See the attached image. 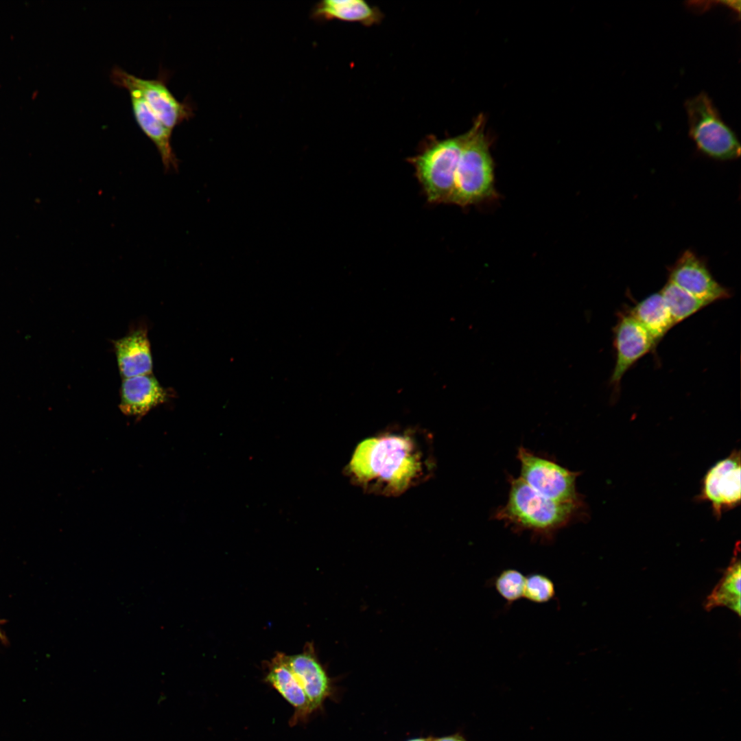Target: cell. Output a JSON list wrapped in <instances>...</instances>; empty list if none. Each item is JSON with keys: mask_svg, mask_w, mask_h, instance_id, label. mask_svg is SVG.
Here are the masks:
<instances>
[{"mask_svg": "<svg viewBox=\"0 0 741 741\" xmlns=\"http://www.w3.org/2000/svg\"><path fill=\"white\" fill-rule=\"evenodd\" d=\"M556 595L555 586L548 576L534 573L526 577L523 598L530 602L543 604L554 599Z\"/></svg>", "mask_w": 741, "mask_h": 741, "instance_id": "44dd1931", "label": "cell"}, {"mask_svg": "<svg viewBox=\"0 0 741 741\" xmlns=\"http://www.w3.org/2000/svg\"><path fill=\"white\" fill-rule=\"evenodd\" d=\"M668 281L708 305L731 297V291L713 277L707 264L687 250L668 269Z\"/></svg>", "mask_w": 741, "mask_h": 741, "instance_id": "30bf717a", "label": "cell"}, {"mask_svg": "<svg viewBox=\"0 0 741 741\" xmlns=\"http://www.w3.org/2000/svg\"><path fill=\"white\" fill-rule=\"evenodd\" d=\"M508 482L507 502L494 516L517 532L527 531L534 538L549 542L584 510L585 504L560 503L543 497L519 477L510 476Z\"/></svg>", "mask_w": 741, "mask_h": 741, "instance_id": "7a4b0ae2", "label": "cell"}, {"mask_svg": "<svg viewBox=\"0 0 741 741\" xmlns=\"http://www.w3.org/2000/svg\"><path fill=\"white\" fill-rule=\"evenodd\" d=\"M740 451L733 450L715 462L704 475L698 501L708 502L713 515L719 519L722 514L740 505L741 501Z\"/></svg>", "mask_w": 741, "mask_h": 741, "instance_id": "ba28073f", "label": "cell"}, {"mask_svg": "<svg viewBox=\"0 0 741 741\" xmlns=\"http://www.w3.org/2000/svg\"><path fill=\"white\" fill-rule=\"evenodd\" d=\"M431 741H467L465 738L460 733H456L452 735L432 738L431 737Z\"/></svg>", "mask_w": 741, "mask_h": 741, "instance_id": "7402d4cb", "label": "cell"}, {"mask_svg": "<svg viewBox=\"0 0 741 741\" xmlns=\"http://www.w3.org/2000/svg\"><path fill=\"white\" fill-rule=\"evenodd\" d=\"M517 458L520 464L519 478L535 492L560 503L585 504L576 488L580 472L571 471L523 446L518 448Z\"/></svg>", "mask_w": 741, "mask_h": 741, "instance_id": "8992f818", "label": "cell"}, {"mask_svg": "<svg viewBox=\"0 0 741 741\" xmlns=\"http://www.w3.org/2000/svg\"><path fill=\"white\" fill-rule=\"evenodd\" d=\"M435 469L431 434L395 427L362 440L344 473L368 494L397 497L429 480Z\"/></svg>", "mask_w": 741, "mask_h": 741, "instance_id": "6da1fadb", "label": "cell"}, {"mask_svg": "<svg viewBox=\"0 0 741 741\" xmlns=\"http://www.w3.org/2000/svg\"><path fill=\"white\" fill-rule=\"evenodd\" d=\"M406 741H431V737L429 738H415L408 740Z\"/></svg>", "mask_w": 741, "mask_h": 741, "instance_id": "603a6c76", "label": "cell"}, {"mask_svg": "<svg viewBox=\"0 0 741 741\" xmlns=\"http://www.w3.org/2000/svg\"><path fill=\"white\" fill-rule=\"evenodd\" d=\"M119 408L127 416L141 418L167 399L166 390L152 375L124 379Z\"/></svg>", "mask_w": 741, "mask_h": 741, "instance_id": "5bb4252c", "label": "cell"}, {"mask_svg": "<svg viewBox=\"0 0 741 741\" xmlns=\"http://www.w3.org/2000/svg\"><path fill=\"white\" fill-rule=\"evenodd\" d=\"M313 15L318 19H338L366 26L378 23L383 16L377 7L363 0L322 1L316 5Z\"/></svg>", "mask_w": 741, "mask_h": 741, "instance_id": "2e32d148", "label": "cell"}, {"mask_svg": "<svg viewBox=\"0 0 741 741\" xmlns=\"http://www.w3.org/2000/svg\"><path fill=\"white\" fill-rule=\"evenodd\" d=\"M628 311L648 331L656 345L676 325L660 292L646 296Z\"/></svg>", "mask_w": 741, "mask_h": 741, "instance_id": "e0dca14e", "label": "cell"}, {"mask_svg": "<svg viewBox=\"0 0 741 741\" xmlns=\"http://www.w3.org/2000/svg\"><path fill=\"white\" fill-rule=\"evenodd\" d=\"M741 569L739 543L736 544L731 563L722 578L713 589L705 602V609L709 611L726 607L738 615H740Z\"/></svg>", "mask_w": 741, "mask_h": 741, "instance_id": "ac0fdd59", "label": "cell"}, {"mask_svg": "<svg viewBox=\"0 0 741 741\" xmlns=\"http://www.w3.org/2000/svg\"><path fill=\"white\" fill-rule=\"evenodd\" d=\"M286 655L278 652L266 664L264 681L294 709L290 719V724L294 725L306 721L313 713L303 688L287 664Z\"/></svg>", "mask_w": 741, "mask_h": 741, "instance_id": "7c38bea8", "label": "cell"}, {"mask_svg": "<svg viewBox=\"0 0 741 741\" xmlns=\"http://www.w3.org/2000/svg\"><path fill=\"white\" fill-rule=\"evenodd\" d=\"M287 662L303 688L312 713L322 709L325 701L336 692L334 679L320 662L311 643L300 653L286 655Z\"/></svg>", "mask_w": 741, "mask_h": 741, "instance_id": "8fae6325", "label": "cell"}, {"mask_svg": "<svg viewBox=\"0 0 741 741\" xmlns=\"http://www.w3.org/2000/svg\"><path fill=\"white\" fill-rule=\"evenodd\" d=\"M169 74L160 71L154 79H144L128 73L118 66L110 71V79L115 85L137 91L156 117L172 130L193 115L191 104L187 100L178 101L167 86Z\"/></svg>", "mask_w": 741, "mask_h": 741, "instance_id": "52a82bcc", "label": "cell"}, {"mask_svg": "<svg viewBox=\"0 0 741 741\" xmlns=\"http://www.w3.org/2000/svg\"><path fill=\"white\" fill-rule=\"evenodd\" d=\"M689 134L703 154L727 161L740 155V142L733 131L722 121L711 100L705 93L687 99Z\"/></svg>", "mask_w": 741, "mask_h": 741, "instance_id": "5b68a950", "label": "cell"}, {"mask_svg": "<svg viewBox=\"0 0 741 741\" xmlns=\"http://www.w3.org/2000/svg\"><path fill=\"white\" fill-rule=\"evenodd\" d=\"M1 633H0V637H1Z\"/></svg>", "mask_w": 741, "mask_h": 741, "instance_id": "cb8c5ba5", "label": "cell"}, {"mask_svg": "<svg viewBox=\"0 0 741 741\" xmlns=\"http://www.w3.org/2000/svg\"><path fill=\"white\" fill-rule=\"evenodd\" d=\"M467 132L449 201V204L462 207L498 197L495 187V165L482 115L478 116Z\"/></svg>", "mask_w": 741, "mask_h": 741, "instance_id": "3957f363", "label": "cell"}, {"mask_svg": "<svg viewBox=\"0 0 741 741\" xmlns=\"http://www.w3.org/2000/svg\"><path fill=\"white\" fill-rule=\"evenodd\" d=\"M613 336L615 361L609 384L615 397L620 393L624 375L657 345L648 331L628 311L620 314L613 329Z\"/></svg>", "mask_w": 741, "mask_h": 741, "instance_id": "9c48e42d", "label": "cell"}, {"mask_svg": "<svg viewBox=\"0 0 741 741\" xmlns=\"http://www.w3.org/2000/svg\"><path fill=\"white\" fill-rule=\"evenodd\" d=\"M659 292L675 325L709 305L670 281Z\"/></svg>", "mask_w": 741, "mask_h": 741, "instance_id": "d6986e66", "label": "cell"}, {"mask_svg": "<svg viewBox=\"0 0 741 741\" xmlns=\"http://www.w3.org/2000/svg\"><path fill=\"white\" fill-rule=\"evenodd\" d=\"M467 135V131L443 139L433 137L419 154L408 159L430 203L449 204Z\"/></svg>", "mask_w": 741, "mask_h": 741, "instance_id": "277c9868", "label": "cell"}, {"mask_svg": "<svg viewBox=\"0 0 741 741\" xmlns=\"http://www.w3.org/2000/svg\"><path fill=\"white\" fill-rule=\"evenodd\" d=\"M135 121L143 132L155 145L165 172L178 171V160L173 150L169 130L156 117L141 95L136 90H128Z\"/></svg>", "mask_w": 741, "mask_h": 741, "instance_id": "4fadbf2b", "label": "cell"}, {"mask_svg": "<svg viewBox=\"0 0 741 741\" xmlns=\"http://www.w3.org/2000/svg\"><path fill=\"white\" fill-rule=\"evenodd\" d=\"M526 577L515 569L502 570L496 576L493 585L499 596L510 606L523 598Z\"/></svg>", "mask_w": 741, "mask_h": 741, "instance_id": "ffe728a7", "label": "cell"}, {"mask_svg": "<svg viewBox=\"0 0 741 741\" xmlns=\"http://www.w3.org/2000/svg\"><path fill=\"white\" fill-rule=\"evenodd\" d=\"M118 368L124 379L152 374L150 344L145 329L135 330L114 343Z\"/></svg>", "mask_w": 741, "mask_h": 741, "instance_id": "9a60e30c", "label": "cell"}]
</instances>
